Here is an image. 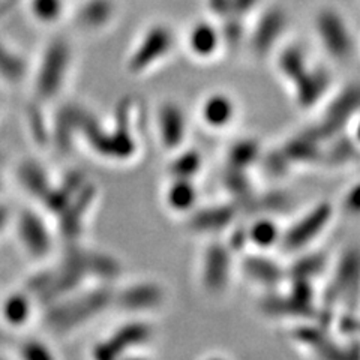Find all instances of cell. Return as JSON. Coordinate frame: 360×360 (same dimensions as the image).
Wrapping results in <instances>:
<instances>
[{
  "label": "cell",
  "instance_id": "1",
  "mask_svg": "<svg viewBox=\"0 0 360 360\" xmlns=\"http://www.w3.org/2000/svg\"><path fill=\"white\" fill-rule=\"evenodd\" d=\"M333 213L335 207L328 201L317 202L314 207L302 213L288 227H284L281 250L288 251L290 254L305 252L328 230L333 219Z\"/></svg>",
  "mask_w": 360,
  "mask_h": 360
},
{
  "label": "cell",
  "instance_id": "2",
  "mask_svg": "<svg viewBox=\"0 0 360 360\" xmlns=\"http://www.w3.org/2000/svg\"><path fill=\"white\" fill-rule=\"evenodd\" d=\"M323 49L338 60H347L354 51V39L344 17L335 9H323L315 20Z\"/></svg>",
  "mask_w": 360,
  "mask_h": 360
},
{
  "label": "cell",
  "instance_id": "3",
  "mask_svg": "<svg viewBox=\"0 0 360 360\" xmlns=\"http://www.w3.org/2000/svg\"><path fill=\"white\" fill-rule=\"evenodd\" d=\"M240 117V104L233 94L213 90L205 95L198 105V119L212 132L230 131Z\"/></svg>",
  "mask_w": 360,
  "mask_h": 360
},
{
  "label": "cell",
  "instance_id": "4",
  "mask_svg": "<svg viewBox=\"0 0 360 360\" xmlns=\"http://www.w3.org/2000/svg\"><path fill=\"white\" fill-rule=\"evenodd\" d=\"M174 47V33L173 30L164 26L156 25L148 30V33L143 37L140 44L137 45V50L131 56V70L139 72L143 70L161 62L164 58L172 53Z\"/></svg>",
  "mask_w": 360,
  "mask_h": 360
},
{
  "label": "cell",
  "instance_id": "5",
  "mask_svg": "<svg viewBox=\"0 0 360 360\" xmlns=\"http://www.w3.org/2000/svg\"><path fill=\"white\" fill-rule=\"evenodd\" d=\"M231 278V248L230 245H210L201 262V281L207 291L218 295L230 284Z\"/></svg>",
  "mask_w": 360,
  "mask_h": 360
},
{
  "label": "cell",
  "instance_id": "6",
  "mask_svg": "<svg viewBox=\"0 0 360 360\" xmlns=\"http://www.w3.org/2000/svg\"><path fill=\"white\" fill-rule=\"evenodd\" d=\"M283 238V224L269 215L257 217L242 230L243 245L250 248L251 252L269 254L275 250H281Z\"/></svg>",
  "mask_w": 360,
  "mask_h": 360
},
{
  "label": "cell",
  "instance_id": "7",
  "mask_svg": "<svg viewBox=\"0 0 360 360\" xmlns=\"http://www.w3.org/2000/svg\"><path fill=\"white\" fill-rule=\"evenodd\" d=\"M330 77L328 71L317 65H309L296 80L290 83L292 96L302 108H311L320 104L329 92Z\"/></svg>",
  "mask_w": 360,
  "mask_h": 360
},
{
  "label": "cell",
  "instance_id": "8",
  "mask_svg": "<svg viewBox=\"0 0 360 360\" xmlns=\"http://www.w3.org/2000/svg\"><path fill=\"white\" fill-rule=\"evenodd\" d=\"M224 45L221 26L210 21H197L186 33V49L189 54L201 62L215 59Z\"/></svg>",
  "mask_w": 360,
  "mask_h": 360
},
{
  "label": "cell",
  "instance_id": "9",
  "mask_svg": "<svg viewBox=\"0 0 360 360\" xmlns=\"http://www.w3.org/2000/svg\"><path fill=\"white\" fill-rule=\"evenodd\" d=\"M70 63V45L65 41H54L45 51L39 70L38 84L41 92L49 94L62 84Z\"/></svg>",
  "mask_w": 360,
  "mask_h": 360
},
{
  "label": "cell",
  "instance_id": "10",
  "mask_svg": "<svg viewBox=\"0 0 360 360\" xmlns=\"http://www.w3.org/2000/svg\"><path fill=\"white\" fill-rule=\"evenodd\" d=\"M200 191L193 179L170 177L164 189V205L174 215L191 217L198 209Z\"/></svg>",
  "mask_w": 360,
  "mask_h": 360
},
{
  "label": "cell",
  "instance_id": "11",
  "mask_svg": "<svg viewBox=\"0 0 360 360\" xmlns=\"http://www.w3.org/2000/svg\"><path fill=\"white\" fill-rule=\"evenodd\" d=\"M158 129L165 149L179 150L186 140L188 123L184 110L173 103H165L158 112Z\"/></svg>",
  "mask_w": 360,
  "mask_h": 360
},
{
  "label": "cell",
  "instance_id": "12",
  "mask_svg": "<svg viewBox=\"0 0 360 360\" xmlns=\"http://www.w3.org/2000/svg\"><path fill=\"white\" fill-rule=\"evenodd\" d=\"M287 26V15L283 9L270 8L260 17L251 33V45L257 54L272 51L275 44L283 35Z\"/></svg>",
  "mask_w": 360,
  "mask_h": 360
},
{
  "label": "cell",
  "instance_id": "13",
  "mask_svg": "<svg viewBox=\"0 0 360 360\" xmlns=\"http://www.w3.org/2000/svg\"><path fill=\"white\" fill-rule=\"evenodd\" d=\"M278 71L290 84L311 65L307 53L299 45H288L278 56Z\"/></svg>",
  "mask_w": 360,
  "mask_h": 360
},
{
  "label": "cell",
  "instance_id": "14",
  "mask_svg": "<svg viewBox=\"0 0 360 360\" xmlns=\"http://www.w3.org/2000/svg\"><path fill=\"white\" fill-rule=\"evenodd\" d=\"M245 270L251 279L260 284H275L283 276L281 270L270 263L263 252H252L245 264Z\"/></svg>",
  "mask_w": 360,
  "mask_h": 360
},
{
  "label": "cell",
  "instance_id": "15",
  "mask_svg": "<svg viewBox=\"0 0 360 360\" xmlns=\"http://www.w3.org/2000/svg\"><path fill=\"white\" fill-rule=\"evenodd\" d=\"M0 311H2V317L9 326H25L30 315H32V307L30 300L25 295H11L6 297L2 305H0Z\"/></svg>",
  "mask_w": 360,
  "mask_h": 360
},
{
  "label": "cell",
  "instance_id": "16",
  "mask_svg": "<svg viewBox=\"0 0 360 360\" xmlns=\"http://www.w3.org/2000/svg\"><path fill=\"white\" fill-rule=\"evenodd\" d=\"M202 165H205V160H202V156L198 150L180 149V153L176 155L172 162V177L195 180V177L201 172Z\"/></svg>",
  "mask_w": 360,
  "mask_h": 360
},
{
  "label": "cell",
  "instance_id": "17",
  "mask_svg": "<svg viewBox=\"0 0 360 360\" xmlns=\"http://www.w3.org/2000/svg\"><path fill=\"white\" fill-rule=\"evenodd\" d=\"M32 14L39 21L51 22L63 13V0H32Z\"/></svg>",
  "mask_w": 360,
  "mask_h": 360
},
{
  "label": "cell",
  "instance_id": "18",
  "mask_svg": "<svg viewBox=\"0 0 360 360\" xmlns=\"http://www.w3.org/2000/svg\"><path fill=\"white\" fill-rule=\"evenodd\" d=\"M111 15V6L105 0H95V2L89 4L86 8H83V13L80 14V20L83 26L96 27L101 22L108 20Z\"/></svg>",
  "mask_w": 360,
  "mask_h": 360
},
{
  "label": "cell",
  "instance_id": "19",
  "mask_svg": "<svg viewBox=\"0 0 360 360\" xmlns=\"http://www.w3.org/2000/svg\"><path fill=\"white\" fill-rule=\"evenodd\" d=\"M258 156V146L254 141H243L239 143L230 153L231 167L234 170L243 172L246 164L254 162L255 158Z\"/></svg>",
  "mask_w": 360,
  "mask_h": 360
},
{
  "label": "cell",
  "instance_id": "20",
  "mask_svg": "<svg viewBox=\"0 0 360 360\" xmlns=\"http://www.w3.org/2000/svg\"><path fill=\"white\" fill-rule=\"evenodd\" d=\"M340 207L347 218L360 219V179L344 191Z\"/></svg>",
  "mask_w": 360,
  "mask_h": 360
},
{
  "label": "cell",
  "instance_id": "21",
  "mask_svg": "<svg viewBox=\"0 0 360 360\" xmlns=\"http://www.w3.org/2000/svg\"><path fill=\"white\" fill-rule=\"evenodd\" d=\"M22 70V63L21 60L17 58V56L8 50V47L0 42V74H4L5 77L9 78H15L17 75H20Z\"/></svg>",
  "mask_w": 360,
  "mask_h": 360
},
{
  "label": "cell",
  "instance_id": "22",
  "mask_svg": "<svg viewBox=\"0 0 360 360\" xmlns=\"http://www.w3.org/2000/svg\"><path fill=\"white\" fill-rule=\"evenodd\" d=\"M25 350H22V356L29 357V359H38V357H51L50 353L45 350V347L41 345L39 342H32L26 347H22Z\"/></svg>",
  "mask_w": 360,
  "mask_h": 360
},
{
  "label": "cell",
  "instance_id": "23",
  "mask_svg": "<svg viewBox=\"0 0 360 360\" xmlns=\"http://www.w3.org/2000/svg\"><path fill=\"white\" fill-rule=\"evenodd\" d=\"M348 129H350V139L352 141L360 148V111L353 117V120L348 123Z\"/></svg>",
  "mask_w": 360,
  "mask_h": 360
}]
</instances>
